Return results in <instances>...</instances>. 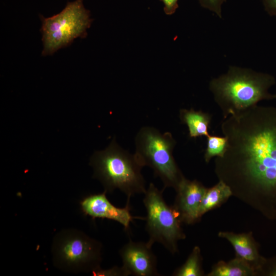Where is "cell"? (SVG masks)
<instances>
[{
  "mask_svg": "<svg viewBox=\"0 0 276 276\" xmlns=\"http://www.w3.org/2000/svg\"><path fill=\"white\" fill-rule=\"evenodd\" d=\"M221 129L228 146L215 160L219 180L276 220V107L257 105L224 119Z\"/></svg>",
  "mask_w": 276,
  "mask_h": 276,
  "instance_id": "1",
  "label": "cell"
},
{
  "mask_svg": "<svg viewBox=\"0 0 276 276\" xmlns=\"http://www.w3.org/2000/svg\"><path fill=\"white\" fill-rule=\"evenodd\" d=\"M275 84V79L270 74L230 66L225 74L210 81L209 88L225 119L262 100L274 99L269 89Z\"/></svg>",
  "mask_w": 276,
  "mask_h": 276,
  "instance_id": "2",
  "label": "cell"
},
{
  "mask_svg": "<svg viewBox=\"0 0 276 276\" xmlns=\"http://www.w3.org/2000/svg\"><path fill=\"white\" fill-rule=\"evenodd\" d=\"M90 164L94 170V177L101 181L106 193L119 189L129 202L131 197L145 194L147 190L142 174L143 167L134 153L122 148L114 138L105 150L94 153Z\"/></svg>",
  "mask_w": 276,
  "mask_h": 276,
  "instance_id": "3",
  "label": "cell"
},
{
  "mask_svg": "<svg viewBox=\"0 0 276 276\" xmlns=\"http://www.w3.org/2000/svg\"><path fill=\"white\" fill-rule=\"evenodd\" d=\"M176 141L169 132L161 133L153 127H142L135 137L134 154L144 167L151 168L164 184V190H175L185 178L173 155Z\"/></svg>",
  "mask_w": 276,
  "mask_h": 276,
  "instance_id": "4",
  "label": "cell"
},
{
  "mask_svg": "<svg viewBox=\"0 0 276 276\" xmlns=\"http://www.w3.org/2000/svg\"><path fill=\"white\" fill-rule=\"evenodd\" d=\"M43 50L41 55H52L68 47L76 39L85 38L93 19L83 0L68 2L59 13L49 17L39 15Z\"/></svg>",
  "mask_w": 276,
  "mask_h": 276,
  "instance_id": "5",
  "label": "cell"
},
{
  "mask_svg": "<svg viewBox=\"0 0 276 276\" xmlns=\"http://www.w3.org/2000/svg\"><path fill=\"white\" fill-rule=\"evenodd\" d=\"M163 192L151 182L144 194L146 231L149 235L146 243L151 247L155 243H160L171 254H175L178 251V242L186 236L178 215L173 206L166 202Z\"/></svg>",
  "mask_w": 276,
  "mask_h": 276,
  "instance_id": "6",
  "label": "cell"
},
{
  "mask_svg": "<svg viewBox=\"0 0 276 276\" xmlns=\"http://www.w3.org/2000/svg\"><path fill=\"white\" fill-rule=\"evenodd\" d=\"M102 245L85 234L67 230L55 238L52 248L54 262L70 271H94L100 268Z\"/></svg>",
  "mask_w": 276,
  "mask_h": 276,
  "instance_id": "7",
  "label": "cell"
},
{
  "mask_svg": "<svg viewBox=\"0 0 276 276\" xmlns=\"http://www.w3.org/2000/svg\"><path fill=\"white\" fill-rule=\"evenodd\" d=\"M119 254L128 275H159L157 258L147 243L130 240L120 249Z\"/></svg>",
  "mask_w": 276,
  "mask_h": 276,
  "instance_id": "8",
  "label": "cell"
},
{
  "mask_svg": "<svg viewBox=\"0 0 276 276\" xmlns=\"http://www.w3.org/2000/svg\"><path fill=\"white\" fill-rule=\"evenodd\" d=\"M206 189L196 179L190 180L185 177L180 181L175 190L173 207L181 222L192 224L200 219V206Z\"/></svg>",
  "mask_w": 276,
  "mask_h": 276,
  "instance_id": "9",
  "label": "cell"
},
{
  "mask_svg": "<svg viewBox=\"0 0 276 276\" xmlns=\"http://www.w3.org/2000/svg\"><path fill=\"white\" fill-rule=\"evenodd\" d=\"M106 194L104 191L85 197L80 202L82 212L93 219L102 218L115 221L126 229H128L134 219H143L131 215L129 202L127 201L124 208L116 207L109 201Z\"/></svg>",
  "mask_w": 276,
  "mask_h": 276,
  "instance_id": "10",
  "label": "cell"
},
{
  "mask_svg": "<svg viewBox=\"0 0 276 276\" xmlns=\"http://www.w3.org/2000/svg\"><path fill=\"white\" fill-rule=\"evenodd\" d=\"M218 236L225 239L232 245L237 257L247 262L258 274L262 273L266 259L260 255L251 233L220 232Z\"/></svg>",
  "mask_w": 276,
  "mask_h": 276,
  "instance_id": "11",
  "label": "cell"
},
{
  "mask_svg": "<svg viewBox=\"0 0 276 276\" xmlns=\"http://www.w3.org/2000/svg\"><path fill=\"white\" fill-rule=\"evenodd\" d=\"M179 119L182 123L186 124L188 128L189 135L191 138L205 136L210 135L209 129L212 120V115L202 110L181 109L179 110Z\"/></svg>",
  "mask_w": 276,
  "mask_h": 276,
  "instance_id": "12",
  "label": "cell"
},
{
  "mask_svg": "<svg viewBox=\"0 0 276 276\" xmlns=\"http://www.w3.org/2000/svg\"><path fill=\"white\" fill-rule=\"evenodd\" d=\"M232 195L233 192L230 187L222 180H219L213 187L206 189L200 206V217L220 206Z\"/></svg>",
  "mask_w": 276,
  "mask_h": 276,
  "instance_id": "13",
  "label": "cell"
},
{
  "mask_svg": "<svg viewBox=\"0 0 276 276\" xmlns=\"http://www.w3.org/2000/svg\"><path fill=\"white\" fill-rule=\"evenodd\" d=\"M257 272L247 262L236 257L228 261H219L215 265L208 276H251Z\"/></svg>",
  "mask_w": 276,
  "mask_h": 276,
  "instance_id": "14",
  "label": "cell"
},
{
  "mask_svg": "<svg viewBox=\"0 0 276 276\" xmlns=\"http://www.w3.org/2000/svg\"><path fill=\"white\" fill-rule=\"evenodd\" d=\"M202 258L200 249L195 246L185 263L174 271V276H201L203 275L201 267Z\"/></svg>",
  "mask_w": 276,
  "mask_h": 276,
  "instance_id": "15",
  "label": "cell"
},
{
  "mask_svg": "<svg viewBox=\"0 0 276 276\" xmlns=\"http://www.w3.org/2000/svg\"><path fill=\"white\" fill-rule=\"evenodd\" d=\"M228 141L226 136L209 135L206 137V147L204 151V159L209 163L214 157H221L226 151Z\"/></svg>",
  "mask_w": 276,
  "mask_h": 276,
  "instance_id": "16",
  "label": "cell"
},
{
  "mask_svg": "<svg viewBox=\"0 0 276 276\" xmlns=\"http://www.w3.org/2000/svg\"><path fill=\"white\" fill-rule=\"evenodd\" d=\"M201 6L222 17V6L226 0H198Z\"/></svg>",
  "mask_w": 276,
  "mask_h": 276,
  "instance_id": "17",
  "label": "cell"
},
{
  "mask_svg": "<svg viewBox=\"0 0 276 276\" xmlns=\"http://www.w3.org/2000/svg\"><path fill=\"white\" fill-rule=\"evenodd\" d=\"M94 275L127 276L128 274L123 267L114 266L110 269L103 270L101 268L93 272Z\"/></svg>",
  "mask_w": 276,
  "mask_h": 276,
  "instance_id": "18",
  "label": "cell"
},
{
  "mask_svg": "<svg viewBox=\"0 0 276 276\" xmlns=\"http://www.w3.org/2000/svg\"><path fill=\"white\" fill-rule=\"evenodd\" d=\"M262 273L266 275L276 276V258L266 259Z\"/></svg>",
  "mask_w": 276,
  "mask_h": 276,
  "instance_id": "19",
  "label": "cell"
},
{
  "mask_svg": "<svg viewBox=\"0 0 276 276\" xmlns=\"http://www.w3.org/2000/svg\"><path fill=\"white\" fill-rule=\"evenodd\" d=\"M164 4V10L166 14L171 15L174 14L178 7V0H161Z\"/></svg>",
  "mask_w": 276,
  "mask_h": 276,
  "instance_id": "20",
  "label": "cell"
},
{
  "mask_svg": "<svg viewBox=\"0 0 276 276\" xmlns=\"http://www.w3.org/2000/svg\"><path fill=\"white\" fill-rule=\"evenodd\" d=\"M262 3L269 15L276 16V0H262Z\"/></svg>",
  "mask_w": 276,
  "mask_h": 276,
  "instance_id": "21",
  "label": "cell"
},
{
  "mask_svg": "<svg viewBox=\"0 0 276 276\" xmlns=\"http://www.w3.org/2000/svg\"><path fill=\"white\" fill-rule=\"evenodd\" d=\"M274 99H276V94H274Z\"/></svg>",
  "mask_w": 276,
  "mask_h": 276,
  "instance_id": "22",
  "label": "cell"
}]
</instances>
